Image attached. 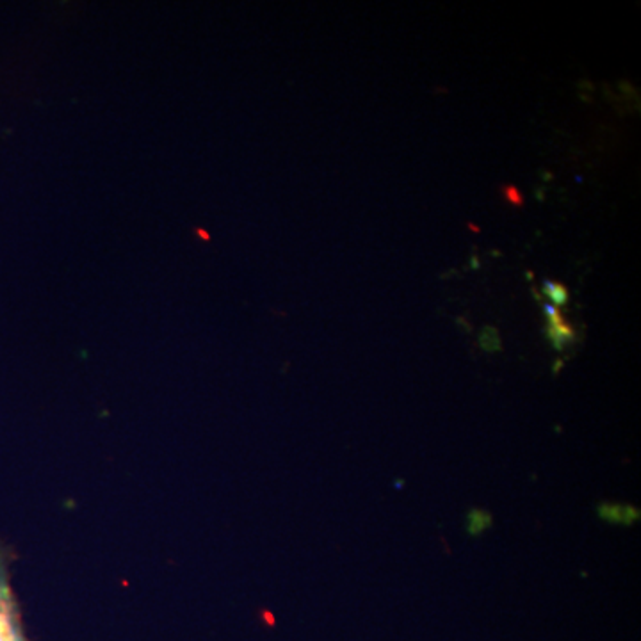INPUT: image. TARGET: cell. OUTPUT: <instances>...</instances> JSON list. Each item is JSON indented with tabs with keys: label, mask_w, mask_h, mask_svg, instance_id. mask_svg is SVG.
Segmentation results:
<instances>
[{
	"label": "cell",
	"mask_w": 641,
	"mask_h": 641,
	"mask_svg": "<svg viewBox=\"0 0 641 641\" xmlns=\"http://www.w3.org/2000/svg\"><path fill=\"white\" fill-rule=\"evenodd\" d=\"M480 344L484 351H497L500 347L499 335L493 328H484L480 337Z\"/></svg>",
	"instance_id": "8992f818"
},
{
	"label": "cell",
	"mask_w": 641,
	"mask_h": 641,
	"mask_svg": "<svg viewBox=\"0 0 641 641\" xmlns=\"http://www.w3.org/2000/svg\"><path fill=\"white\" fill-rule=\"evenodd\" d=\"M544 312L545 317H547L548 342L553 344V347L556 351H563L564 347L576 340V331H573V328L564 321L560 308H556L554 305L547 303L544 307Z\"/></svg>",
	"instance_id": "7a4b0ae2"
},
{
	"label": "cell",
	"mask_w": 641,
	"mask_h": 641,
	"mask_svg": "<svg viewBox=\"0 0 641 641\" xmlns=\"http://www.w3.org/2000/svg\"><path fill=\"white\" fill-rule=\"evenodd\" d=\"M544 294L551 299V305L554 307H564L569 303V289L563 283L556 282V280H545L544 282Z\"/></svg>",
	"instance_id": "277c9868"
},
{
	"label": "cell",
	"mask_w": 641,
	"mask_h": 641,
	"mask_svg": "<svg viewBox=\"0 0 641 641\" xmlns=\"http://www.w3.org/2000/svg\"><path fill=\"white\" fill-rule=\"evenodd\" d=\"M490 522H492L490 515H486V513L481 512V509H474V512H470V515H468V531H470L472 535H480L486 525H490Z\"/></svg>",
	"instance_id": "5b68a950"
},
{
	"label": "cell",
	"mask_w": 641,
	"mask_h": 641,
	"mask_svg": "<svg viewBox=\"0 0 641 641\" xmlns=\"http://www.w3.org/2000/svg\"><path fill=\"white\" fill-rule=\"evenodd\" d=\"M0 641H25L2 551H0Z\"/></svg>",
	"instance_id": "6da1fadb"
},
{
	"label": "cell",
	"mask_w": 641,
	"mask_h": 641,
	"mask_svg": "<svg viewBox=\"0 0 641 641\" xmlns=\"http://www.w3.org/2000/svg\"><path fill=\"white\" fill-rule=\"evenodd\" d=\"M502 198H505V202L509 203L512 207H522L524 205V196L515 186H502Z\"/></svg>",
	"instance_id": "52a82bcc"
},
{
	"label": "cell",
	"mask_w": 641,
	"mask_h": 641,
	"mask_svg": "<svg viewBox=\"0 0 641 641\" xmlns=\"http://www.w3.org/2000/svg\"><path fill=\"white\" fill-rule=\"evenodd\" d=\"M599 513L604 521L611 524H633L634 519H638V509L633 506H618V505H602L599 508Z\"/></svg>",
	"instance_id": "3957f363"
}]
</instances>
